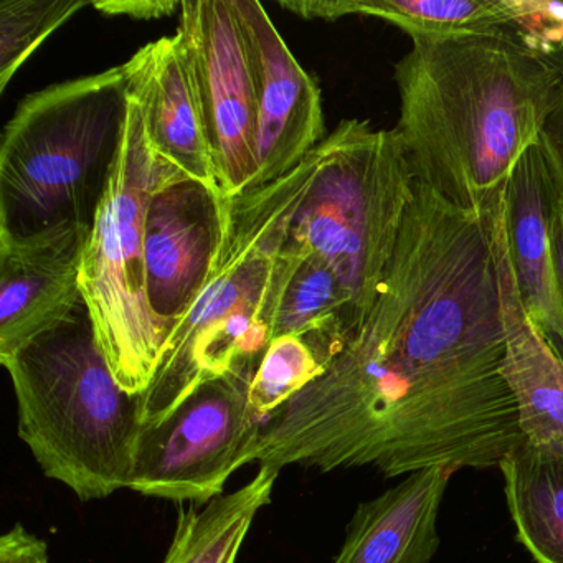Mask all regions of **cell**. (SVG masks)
Returning <instances> with one entry per match:
<instances>
[{
  "instance_id": "cell-1",
  "label": "cell",
  "mask_w": 563,
  "mask_h": 563,
  "mask_svg": "<svg viewBox=\"0 0 563 563\" xmlns=\"http://www.w3.org/2000/svg\"><path fill=\"white\" fill-rule=\"evenodd\" d=\"M496 223L417 183L371 311L328 371L266 418L260 466L499 467L523 438L500 372Z\"/></svg>"
},
{
  "instance_id": "cell-2",
  "label": "cell",
  "mask_w": 563,
  "mask_h": 563,
  "mask_svg": "<svg viewBox=\"0 0 563 563\" xmlns=\"http://www.w3.org/2000/svg\"><path fill=\"white\" fill-rule=\"evenodd\" d=\"M395 134L417 183L496 220L559 87L504 35L411 38L395 65Z\"/></svg>"
},
{
  "instance_id": "cell-3",
  "label": "cell",
  "mask_w": 563,
  "mask_h": 563,
  "mask_svg": "<svg viewBox=\"0 0 563 563\" xmlns=\"http://www.w3.org/2000/svg\"><path fill=\"white\" fill-rule=\"evenodd\" d=\"M318 159L316 147L288 176L229 199L225 242L212 275L170 332L156 375L140 397L143 427L163 421L200 385L235 368L258 367L298 258L289 229Z\"/></svg>"
},
{
  "instance_id": "cell-4",
  "label": "cell",
  "mask_w": 563,
  "mask_h": 563,
  "mask_svg": "<svg viewBox=\"0 0 563 563\" xmlns=\"http://www.w3.org/2000/svg\"><path fill=\"white\" fill-rule=\"evenodd\" d=\"M19 437L45 476L80 500L130 487L140 440V397L128 394L98 345L87 305L5 362Z\"/></svg>"
},
{
  "instance_id": "cell-5",
  "label": "cell",
  "mask_w": 563,
  "mask_h": 563,
  "mask_svg": "<svg viewBox=\"0 0 563 563\" xmlns=\"http://www.w3.org/2000/svg\"><path fill=\"white\" fill-rule=\"evenodd\" d=\"M128 104L123 67L25 98L0 146V232L91 229L120 156Z\"/></svg>"
},
{
  "instance_id": "cell-6",
  "label": "cell",
  "mask_w": 563,
  "mask_h": 563,
  "mask_svg": "<svg viewBox=\"0 0 563 563\" xmlns=\"http://www.w3.org/2000/svg\"><path fill=\"white\" fill-rule=\"evenodd\" d=\"M318 153L289 233L334 269L362 324L394 256L417 179L395 131L375 130L368 121H341Z\"/></svg>"
},
{
  "instance_id": "cell-7",
  "label": "cell",
  "mask_w": 563,
  "mask_h": 563,
  "mask_svg": "<svg viewBox=\"0 0 563 563\" xmlns=\"http://www.w3.org/2000/svg\"><path fill=\"white\" fill-rule=\"evenodd\" d=\"M174 169L154 153L130 97L120 156L85 245L80 285L98 345L118 384L136 397L150 388L169 339L147 299L144 220L151 196Z\"/></svg>"
},
{
  "instance_id": "cell-8",
  "label": "cell",
  "mask_w": 563,
  "mask_h": 563,
  "mask_svg": "<svg viewBox=\"0 0 563 563\" xmlns=\"http://www.w3.org/2000/svg\"><path fill=\"white\" fill-rule=\"evenodd\" d=\"M256 368L200 385L163 421L143 427L128 489L180 506L222 496L230 476L255 461L263 421L249 390Z\"/></svg>"
},
{
  "instance_id": "cell-9",
  "label": "cell",
  "mask_w": 563,
  "mask_h": 563,
  "mask_svg": "<svg viewBox=\"0 0 563 563\" xmlns=\"http://www.w3.org/2000/svg\"><path fill=\"white\" fill-rule=\"evenodd\" d=\"M176 34L189 55L217 183L235 199L256 177V101L233 0L180 2Z\"/></svg>"
},
{
  "instance_id": "cell-10",
  "label": "cell",
  "mask_w": 563,
  "mask_h": 563,
  "mask_svg": "<svg viewBox=\"0 0 563 563\" xmlns=\"http://www.w3.org/2000/svg\"><path fill=\"white\" fill-rule=\"evenodd\" d=\"M227 225L222 190L177 167L151 196L144 220L147 299L169 335L206 288Z\"/></svg>"
},
{
  "instance_id": "cell-11",
  "label": "cell",
  "mask_w": 563,
  "mask_h": 563,
  "mask_svg": "<svg viewBox=\"0 0 563 563\" xmlns=\"http://www.w3.org/2000/svg\"><path fill=\"white\" fill-rule=\"evenodd\" d=\"M256 101L252 190L288 176L325 140L321 90L256 0H233ZM250 190V192H252Z\"/></svg>"
},
{
  "instance_id": "cell-12",
  "label": "cell",
  "mask_w": 563,
  "mask_h": 563,
  "mask_svg": "<svg viewBox=\"0 0 563 563\" xmlns=\"http://www.w3.org/2000/svg\"><path fill=\"white\" fill-rule=\"evenodd\" d=\"M90 230L64 225L27 236L0 232V364L85 305L81 258Z\"/></svg>"
},
{
  "instance_id": "cell-13",
  "label": "cell",
  "mask_w": 563,
  "mask_h": 563,
  "mask_svg": "<svg viewBox=\"0 0 563 563\" xmlns=\"http://www.w3.org/2000/svg\"><path fill=\"white\" fill-rule=\"evenodd\" d=\"M121 67L154 153L187 176L219 187L192 67L179 34L151 42Z\"/></svg>"
},
{
  "instance_id": "cell-14",
  "label": "cell",
  "mask_w": 563,
  "mask_h": 563,
  "mask_svg": "<svg viewBox=\"0 0 563 563\" xmlns=\"http://www.w3.org/2000/svg\"><path fill=\"white\" fill-rule=\"evenodd\" d=\"M552 180L539 146L530 147L506 186L504 232L517 296L533 328L563 361V305L550 253Z\"/></svg>"
},
{
  "instance_id": "cell-15",
  "label": "cell",
  "mask_w": 563,
  "mask_h": 563,
  "mask_svg": "<svg viewBox=\"0 0 563 563\" xmlns=\"http://www.w3.org/2000/svg\"><path fill=\"white\" fill-rule=\"evenodd\" d=\"M496 263L504 328V380L516 404L523 441L563 454V361L523 312L504 232L496 223Z\"/></svg>"
},
{
  "instance_id": "cell-16",
  "label": "cell",
  "mask_w": 563,
  "mask_h": 563,
  "mask_svg": "<svg viewBox=\"0 0 563 563\" xmlns=\"http://www.w3.org/2000/svg\"><path fill=\"white\" fill-rule=\"evenodd\" d=\"M454 470L428 467L355 509L334 563H430L437 522Z\"/></svg>"
},
{
  "instance_id": "cell-17",
  "label": "cell",
  "mask_w": 563,
  "mask_h": 563,
  "mask_svg": "<svg viewBox=\"0 0 563 563\" xmlns=\"http://www.w3.org/2000/svg\"><path fill=\"white\" fill-rule=\"evenodd\" d=\"M296 243L299 245L298 258L279 295L273 339L279 335L305 338L331 365L344 351L361 321L352 296L334 269L308 246Z\"/></svg>"
},
{
  "instance_id": "cell-18",
  "label": "cell",
  "mask_w": 563,
  "mask_h": 563,
  "mask_svg": "<svg viewBox=\"0 0 563 563\" xmlns=\"http://www.w3.org/2000/svg\"><path fill=\"white\" fill-rule=\"evenodd\" d=\"M499 470L517 540L537 563H563V454L522 441Z\"/></svg>"
},
{
  "instance_id": "cell-19",
  "label": "cell",
  "mask_w": 563,
  "mask_h": 563,
  "mask_svg": "<svg viewBox=\"0 0 563 563\" xmlns=\"http://www.w3.org/2000/svg\"><path fill=\"white\" fill-rule=\"evenodd\" d=\"M279 471L260 466L250 483L200 507L180 506L163 563H236L256 514L268 506Z\"/></svg>"
},
{
  "instance_id": "cell-20",
  "label": "cell",
  "mask_w": 563,
  "mask_h": 563,
  "mask_svg": "<svg viewBox=\"0 0 563 563\" xmlns=\"http://www.w3.org/2000/svg\"><path fill=\"white\" fill-rule=\"evenodd\" d=\"M349 15L397 25L411 38L503 35V0H349Z\"/></svg>"
},
{
  "instance_id": "cell-21",
  "label": "cell",
  "mask_w": 563,
  "mask_h": 563,
  "mask_svg": "<svg viewBox=\"0 0 563 563\" xmlns=\"http://www.w3.org/2000/svg\"><path fill=\"white\" fill-rule=\"evenodd\" d=\"M328 367V358L305 338L279 335L273 339L250 384L249 401L253 413L265 423L266 418L318 380Z\"/></svg>"
},
{
  "instance_id": "cell-22",
  "label": "cell",
  "mask_w": 563,
  "mask_h": 563,
  "mask_svg": "<svg viewBox=\"0 0 563 563\" xmlns=\"http://www.w3.org/2000/svg\"><path fill=\"white\" fill-rule=\"evenodd\" d=\"M88 0H2L0 4V91L4 93L14 75L35 51L90 8Z\"/></svg>"
},
{
  "instance_id": "cell-23",
  "label": "cell",
  "mask_w": 563,
  "mask_h": 563,
  "mask_svg": "<svg viewBox=\"0 0 563 563\" xmlns=\"http://www.w3.org/2000/svg\"><path fill=\"white\" fill-rule=\"evenodd\" d=\"M503 35L563 87V2L503 0Z\"/></svg>"
},
{
  "instance_id": "cell-24",
  "label": "cell",
  "mask_w": 563,
  "mask_h": 563,
  "mask_svg": "<svg viewBox=\"0 0 563 563\" xmlns=\"http://www.w3.org/2000/svg\"><path fill=\"white\" fill-rule=\"evenodd\" d=\"M540 154L563 203V87L559 88L539 134Z\"/></svg>"
},
{
  "instance_id": "cell-25",
  "label": "cell",
  "mask_w": 563,
  "mask_h": 563,
  "mask_svg": "<svg viewBox=\"0 0 563 563\" xmlns=\"http://www.w3.org/2000/svg\"><path fill=\"white\" fill-rule=\"evenodd\" d=\"M0 563H48V547L22 523L0 537Z\"/></svg>"
},
{
  "instance_id": "cell-26",
  "label": "cell",
  "mask_w": 563,
  "mask_h": 563,
  "mask_svg": "<svg viewBox=\"0 0 563 563\" xmlns=\"http://www.w3.org/2000/svg\"><path fill=\"white\" fill-rule=\"evenodd\" d=\"M93 8L104 15H124V18L151 21V19L166 18L180 9V2H166V0H114V2H93Z\"/></svg>"
},
{
  "instance_id": "cell-27",
  "label": "cell",
  "mask_w": 563,
  "mask_h": 563,
  "mask_svg": "<svg viewBox=\"0 0 563 563\" xmlns=\"http://www.w3.org/2000/svg\"><path fill=\"white\" fill-rule=\"evenodd\" d=\"M549 235L556 289H559V296L563 305V203L556 192L553 197L552 212H550Z\"/></svg>"
}]
</instances>
